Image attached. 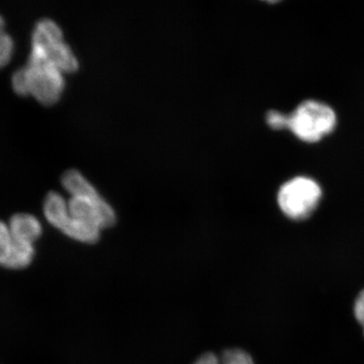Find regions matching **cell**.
I'll return each instance as SVG.
<instances>
[{
  "label": "cell",
  "mask_w": 364,
  "mask_h": 364,
  "mask_svg": "<svg viewBox=\"0 0 364 364\" xmlns=\"http://www.w3.org/2000/svg\"><path fill=\"white\" fill-rule=\"evenodd\" d=\"M11 85L21 97H32L40 104L53 105L63 95L65 79L56 67L28 57L26 65L14 72Z\"/></svg>",
  "instance_id": "6da1fadb"
},
{
  "label": "cell",
  "mask_w": 364,
  "mask_h": 364,
  "mask_svg": "<svg viewBox=\"0 0 364 364\" xmlns=\"http://www.w3.org/2000/svg\"><path fill=\"white\" fill-rule=\"evenodd\" d=\"M30 57L47 62L64 74L73 73L79 67L78 60L65 42L61 28L50 18H43L33 28Z\"/></svg>",
  "instance_id": "7a4b0ae2"
},
{
  "label": "cell",
  "mask_w": 364,
  "mask_h": 364,
  "mask_svg": "<svg viewBox=\"0 0 364 364\" xmlns=\"http://www.w3.org/2000/svg\"><path fill=\"white\" fill-rule=\"evenodd\" d=\"M336 123L332 107L318 100H306L287 114V130L306 143L318 142L329 135Z\"/></svg>",
  "instance_id": "3957f363"
},
{
  "label": "cell",
  "mask_w": 364,
  "mask_h": 364,
  "mask_svg": "<svg viewBox=\"0 0 364 364\" xmlns=\"http://www.w3.org/2000/svg\"><path fill=\"white\" fill-rule=\"evenodd\" d=\"M322 198V189L310 177L298 176L282 184L277 193L282 212L291 220L308 219Z\"/></svg>",
  "instance_id": "277c9868"
},
{
  "label": "cell",
  "mask_w": 364,
  "mask_h": 364,
  "mask_svg": "<svg viewBox=\"0 0 364 364\" xmlns=\"http://www.w3.org/2000/svg\"><path fill=\"white\" fill-rule=\"evenodd\" d=\"M44 215L53 227L73 240L92 244L98 241L100 230L76 221L69 214L68 203L58 193H49L44 202Z\"/></svg>",
  "instance_id": "5b68a950"
},
{
  "label": "cell",
  "mask_w": 364,
  "mask_h": 364,
  "mask_svg": "<svg viewBox=\"0 0 364 364\" xmlns=\"http://www.w3.org/2000/svg\"><path fill=\"white\" fill-rule=\"evenodd\" d=\"M68 203L69 214L76 221L102 231L116 223V214L100 195L71 196Z\"/></svg>",
  "instance_id": "8992f818"
},
{
  "label": "cell",
  "mask_w": 364,
  "mask_h": 364,
  "mask_svg": "<svg viewBox=\"0 0 364 364\" xmlns=\"http://www.w3.org/2000/svg\"><path fill=\"white\" fill-rule=\"evenodd\" d=\"M35 246L18 243L11 233L9 225L0 221V267L23 269L33 262Z\"/></svg>",
  "instance_id": "52a82bcc"
},
{
  "label": "cell",
  "mask_w": 364,
  "mask_h": 364,
  "mask_svg": "<svg viewBox=\"0 0 364 364\" xmlns=\"http://www.w3.org/2000/svg\"><path fill=\"white\" fill-rule=\"evenodd\" d=\"M7 225L16 241L26 245L35 246L43 232L39 220L30 214L14 215Z\"/></svg>",
  "instance_id": "ba28073f"
},
{
  "label": "cell",
  "mask_w": 364,
  "mask_h": 364,
  "mask_svg": "<svg viewBox=\"0 0 364 364\" xmlns=\"http://www.w3.org/2000/svg\"><path fill=\"white\" fill-rule=\"evenodd\" d=\"M62 186L71 196H93L100 195L87 179L77 170H68L62 176Z\"/></svg>",
  "instance_id": "9c48e42d"
},
{
  "label": "cell",
  "mask_w": 364,
  "mask_h": 364,
  "mask_svg": "<svg viewBox=\"0 0 364 364\" xmlns=\"http://www.w3.org/2000/svg\"><path fill=\"white\" fill-rule=\"evenodd\" d=\"M195 364H254L252 358L241 349H229L218 356L207 353L198 358Z\"/></svg>",
  "instance_id": "30bf717a"
},
{
  "label": "cell",
  "mask_w": 364,
  "mask_h": 364,
  "mask_svg": "<svg viewBox=\"0 0 364 364\" xmlns=\"http://www.w3.org/2000/svg\"><path fill=\"white\" fill-rule=\"evenodd\" d=\"M14 52V42L6 30V21L0 16V69L11 62Z\"/></svg>",
  "instance_id": "8fae6325"
},
{
  "label": "cell",
  "mask_w": 364,
  "mask_h": 364,
  "mask_svg": "<svg viewBox=\"0 0 364 364\" xmlns=\"http://www.w3.org/2000/svg\"><path fill=\"white\" fill-rule=\"evenodd\" d=\"M267 123L273 130L287 129V114L277 111H270L267 114Z\"/></svg>",
  "instance_id": "7c38bea8"
},
{
  "label": "cell",
  "mask_w": 364,
  "mask_h": 364,
  "mask_svg": "<svg viewBox=\"0 0 364 364\" xmlns=\"http://www.w3.org/2000/svg\"><path fill=\"white\" fill-rule=\"evenodd\" d=\"M354 314H355V318H358V322L363 326L364 331V289L356 299Z\"/></svg>",
  "instance_id": "4fadbf2b"
},
{
  "label": "cell",
  "mask_w": 364,
  "mask_h": 364,
  "mask_svg": "<svg viewBox=\"0 0 364 364\" xmlns=\"http://www.w3.org/2000/svg\"><path fill=\"white\" fill-rule=\"evenodd\" d=\"M264 1L269 2V4H277V2L280 1V0H264Z\"/></svg>",
  "instance_id": "5bb4252c"
}]
</instances>
